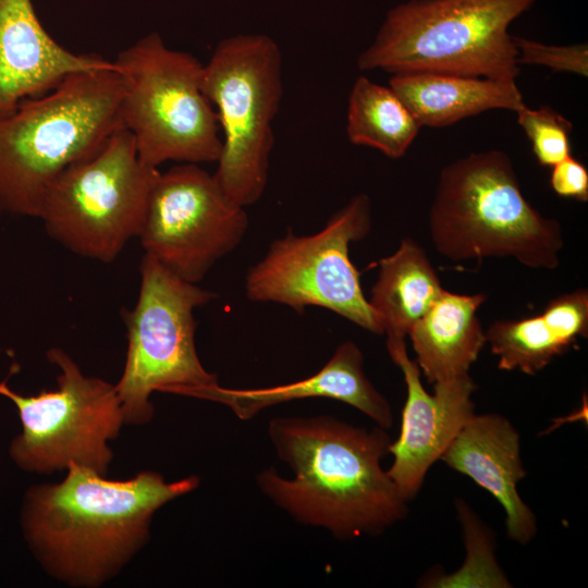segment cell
Segmentation results:
<instances>
[{
  "label": "cell",
  "mask_w": 588,
  "mask_h": 588,
  "mask_svg": "<svg viewBox=\"0 0 588 588\" xmlns=\"http://www.w3.org/2000/svg\"><path fill=\"white\" fill-rule=\"evenodd\" d=\"M267 430L293 477L267 468L256 483L296 523L343 540L382 534L407 515V502L381 467L391 444L385 429L321 415L273 417Z\"/></svg>",
  "instance_id": "6da1fadb"
},
{
  "label": "cell",
  "mask_w": 588,
  "mask_h": 588,
  "mask_svg": "<svg viewBox=\"0 0 588 588\" xmlns=\"http://www.w3.org/2000/svg\"><path fill=\"white\" fill-rule=\"evenodd\" d=\"M61 482L29 487L20 524L29 549L57 578L72 585H101L140 549L155 512L199 486L197 476L168 482L147 470L109 480L70 464Z\"/></svg>",
  "instance_id": "7a4b0ae2"
},
{
  "label": "cell",
  "mask_w": 588,
  "mask_h": 588,
  "mask_svg": "<svg viewBox=\"0 0 588 588\" xmlns=\"http://www.w3.org/2000/svg\"><path fill=\"white\" fill-rule=\"evenodd\" d=\"M110 64L69 75L0 120V210L39 218L46 192L73 163L124 128Z\"/></svg>",
  "instance_id": "3957f363"
},
{
  "label": "cell",
  "mask_w": 588,
  "mask_h": 588,
  "mask_svg": "<svg viewBox=\"0 0 588 588\" xmlns=\"http://www.w3.org/2000/svg\"><path fill=\"white\" fill-rule=\"evenodd\" d=\"M428 223L433 246L452 261L512 257L555 269L564 245L559 221L527 201L500 150L473 152L442 169Z\"/></svg>",
  "instance_id": "277c9868"
},
{
  "label": "cell",
  "mask_w": 588,
  "mask_h": 588,
  "mask_svg": "<svg viewBox=\"0 0 588 588\" xmlns=\"http://www.w3.org/2000/svg\"><path fill=\"white\" fill-rule=\"evenodd\" d=\"M536 0H411L393 8L357 59L362 71L450 73L515 81L510 24Z\"/></svg>",
  "instance_id": "5b68a950"
},
{
  "label": "cell",
  "mask_w": 588,
  "mask_h": 588,
  "mask_svg": "<svg viewBox=\"0 0 588 588\" xmlns=\"http://www.w3.org/2000/svg\"><path fill=\"white\" fill-rule=\"evenodd\" d=\"M123 126L145 164L217 162L222 137L203 89V63L150 33L118 54Z\"/></svg>",
  "instance_id": "8992f818"
},
{
  "label": "cell",
  "mask_w": 588,
  "mask_h": 588,
  "mask_svg": "<svg viewBox=\"0 0 588 588\" xmlns=\"http://www.w3.org/2000/svg\"><path fill=\"white\" fill-rule=\"evenodd\" d=\"M201 84L223 133L213 175L245 208L261 198L268 182L272 122L283 94L281 50L262 34L225 38L203 65Z\"/></svg>",
  "instance_id": "52a82bcc"
},
{
  "label": "cell",
  "mask_w": 588,
  "mask_h": 588,
  "mask_svg": "<svg viewBox=\"0 0 588 588\" xmlns=\"http://www.w3.org/2000/svg\"><path fill=\"white\" fill-rule=\"evenodd\" d=\"M159 173L140 161L131 133L121 128L56 177L39 218L69 250L110 262L139 235Z\"/></svg>",
  "instance_id": "ba28073f"
},
{
  "label": "cell",
  "mask_w": 588,
  "mask_h": 588,
  "mask_svg": "<svg viewBox=\"0 0 588 588\" xmlns=\"http://www.w3.org/2000/svg\"><path fill=\"white\" fill-rule=\"evenodd\" d=\"M135 307L123 313L127 329L124 370L115 384L124 422L143 425L154 416L149 396L177 387L218 383L195 346L194 309L216 294L171 273L144 255Z\"/></svg>",
  "instance_id": "9c48e42d"
},
{
  "label": "cell",
  "mask_w": 588,
  "mask_h": 588,
  "mask_svg": "<svg viewBox=\"0 0 588 588\" xmlns=\"http://www.w3.org/2000/svg\"><path fill=\"white\" fill-rule=\"evenodd\" d=\"M58 366V389L25 396L0 382V395L16 407L22 432L9 445L13 463L27 473L50 474L77 464L106 476L112 460L108 442L124 416L115 385L82 373L61 348L47 352Z\"/></svg>",
  "instance_id": "30bf717a"
},
{
  "label": "cell",
  "mask_w": 588,
  "mask_h": 588,
  "mask_svg": "<svg viewBox=\"0 0 588 588\" xmlns=\"http://www.w3.org/2000/svg\"><path fill=\"white\" fill-rule=\"evenodd\" d=\"M370 229V200L360 194L319 232L304 236L289 232L273 241L249 269L245 280L247 298L286 305L298 314L308 306L323 307L367 331L384 333L348 256L350 244L363 240Z\"/></svg>",
  "instance_id": "8fae6325"
},
{
  "label": "cell",
  "mask_w": 588,
  "mask_h": 588,
  "mask_svg": "<svg viewBox=\"0 0 588 588\" xmlns=\"http://www.w3.org/2000/svg\"><path fill=\"white\" fill-rule=\"evenodd\" d=\"M248 228L213 174L196 163L160 172L149 195L139 240L145 255L182 280L197 284L234 250Z\"/></svg>",
  "instance_id": "7c38bea8"
},
{
  "label": "cell",
  "mask_w": 588,
  "mask_h": 588,
  "mask_svg": "<svg viewBox=\"0 0 588 588\" xmlns=\"http://www.w3.org/2000/svg\"><path fill=\"white\" fill-rule=\"evenodd\" d=\"M387 350L401 369L407 390L399 438L391 442L393 463L388 475L406 502L421 489L425 477L449 444L475 414L476 384L469 373L433 383L428 393L421 371L407 354L405 338L387 335Z\"/></svg>",
  "instance_id": "4fadbf2b"
},
{
  "label": "cell",
  "mask_w": 588,
  "mask_h": 588,
  "mask_svg": "<svg viewBox=\"0 0 588 588\" xmlns=\"http://www.w3.org/2000/svg\"><path fill=\"white\" fill-rule=\"evenodd\" d=\"M110 63L99 54L75 53L57 42L32 0H0V120L69 75Z\"/></svg>",
  "instance_id": "5bb4252c"
},
{
  "label": "cell",
  "mask_w": 588,
  "mask_h": 588,
  "mask_svg": "<svg viewBox=\"0 0 588 588\" xmlns=\"http://www.w3.org/2000/svg\"><path fill=\"white\" fill-rule=\"evenodd\" d=\"M169 393L222 404L241 420L253 419L264 409L282 403L327 397L355 407L385 430L393 425L391 406L366 377L363 353L352 341L339 345L318 372L296 382L261 389H228L213 383L177 387Z\"/></svg>",
  "instance_id": "9a60e30c"
},
{
  "label": "cell",
  "mask_w": 588,
  "mask_h": 588,
  "mask_svg": "<svg viewBox=\"0 0 588 588\" xmlns=\"http://www.w3.org/2000/svg\"><path fill=\"white\" fill-rule=\"evenodd\" d=\"M440 460L487 490L505 512L507 537L522 546L537 532L531 509L517 491L526 470L520 456L519 433L499 414L473 415Z\"/></svg>",
  "instance_id": "2e32d148"
},
{
  "label": "cell",
  "mask_w": 588,
  "mask_h": 588,
  "mask_svg": "<svg viewBox=\"0 0 588 588\" xmlns=\"http://www.w3.org/2000/svg\"><path fill=\"white\" fill-rule=\"evenodd\" d=\"M588 334V292L562 294L537 316L497 320L486 331L498 367L536 375Z\"/></svg>",
  "instance_id": "e0dca14e"
},
{
  "label": "cell",
  "mask_w": 588,
  "mask_h": 588,
  "mask_svg": "<svg viewBox=\"0 0 588 588\" xmlns=\"http://www.w3.org/2000/svg\"><path fill=\"white\" fill-rule=\"evenodd\" d=\"M389 87L420 127H443L488 110L517 112L526 107L515 81L413 72L393 74Z\"/></svg>",
  "instance_id": "ac0fdd59"
},
{
  "label": "cell",
  "mask_w": 588,
  "mask_h": 588,
  "mask_svg": "<svg viewBox=\"0 0 588 588\" xmlns=\"http://www.w3.org/2000/svg\"><path fill=\"white\" fill-rule=\"evenodd\" d=\"M483 294H456L443 289L430 308L411 328L414 359L430 383L468 373L485 346L477 310Z\"/></svg>",
  "instance_id": "d6986e66"
},
{
  "label": "cell",
  "mask_w": 588,
  "mask_h": 588,
  "mask_svg": "<svg viewBox=\"0 0 588 588\" xmlns=\"http://www.w3.org/2000/svg\"><path fill=\"white\" fill-rule=\"evenodd\" d=\"M442 291L424 248L407 237L392 255L380 259L368 302L387 335L405 338Z\"/></svg>",
  "instance_id": "ffe728a7"
},
{
  "label": "cell",
  "mask_w": 588,
  "mask_h": 588,
  "mask_svg": "<svg viewBox=\"0 0 588 588\" xmlns=\"http://www.w3.org/2000/svg\"><path fill=\"white\" fill-rule=\"evenodd\" d=\"M420 130L409 110L388 86L366 76L354 82L348 97L346 135L354 145L376 148L389 158L405 155Z\"/></svg>",
  "instance_id": "44dd1931"
},
{
  "label": "cell",
  "mask_w": 588,
  "mask_h": 588,
  "mask_svg": "<svg viewBox=\"0 0 588 588\" xmlns=\"http://www.w3.org/2000/svg\"><path fill=\"white\" fill-rule=\"evenodd\" d=\"M516 114L539 164L552 168L571 156L573 124L565 117L548 106H526Z\"/></svg>",
  "instance_id": "7402d4cb"
},
{
  "label": "cell",
  "mask_w": 588,
  "mask_h": 588,
  "mask_svg": "<svg viewBox=\"0 0 588 588\" xmlns=\"http://www.w3.org/2000/svg\"><path fill=\"white\" fill-rule=\"evenodd\" d=\"M519 64H538L558 72L588 75V48L586 44L552 46L513 36Z\"/></svg>",
  "instance_id": "603a6c76"
},
{
  "label": "cell",
  "mask_w": 588,
  "mask_h": 588,
  "mask_svg": "<svg viewBox=\"0 0 588 588\" xmlns=\"http://www.w3.org/2000/svg\"><path fill=\"white\" fill-rule=\"evenodd\" d=\"M550 185L561 197L579 201L588 199V171L572 155L552 167Z\"/></svg>",
  "instance_id": "cb8c5ba5"
}]
</instances>
